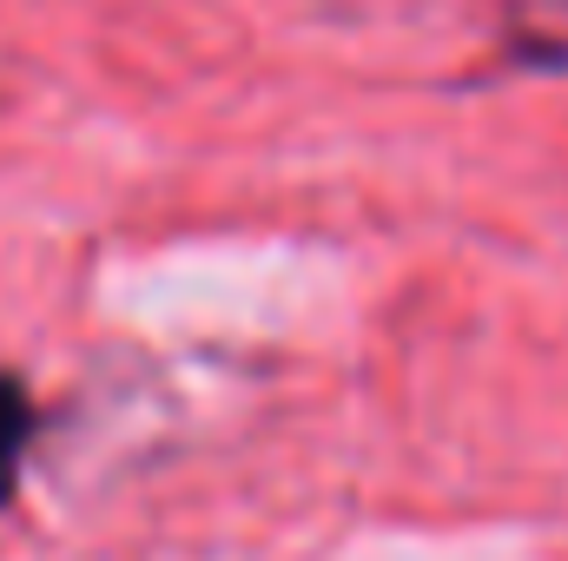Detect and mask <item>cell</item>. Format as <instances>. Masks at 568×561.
<instances>
[{
  "mask_svg": "<svg viewBox=\"0 0 568 561\" xmlns=\"http://www.w3.org/2000/svg\"><path fill=\"white\" fill-rule=\"evenodd\" d=\"M40 429H47V410L33 404L27 377L20 370H0V516L20 496V469H27V449H33Z\"/></svg>",
  "mask_w": 568,
  "mask_h": 561,
  "instance_id": "6da1fadb",
  "label": "cell"
}]
</instances>
